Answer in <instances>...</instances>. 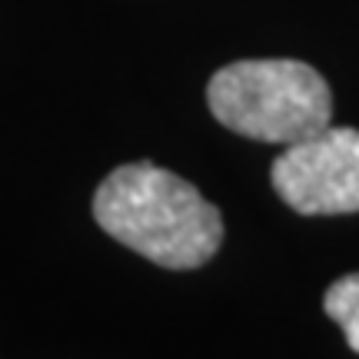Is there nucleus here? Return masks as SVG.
Segmentation results:
<instances>
[{
	"label": "nucleus",
	"mask_w": 359,
	"mask_h": 359,
	"mask_svg": "<svg viewBox=\"0 0 359 359\" xmlns=\"http://www.w3.org/2000/svg\"><path fill=\"white\" fill-rule=\"evenodd\" d=\"M93 219L107 236L163 269H196L223 243V217L190 180L150 160L123 163L93 193Z\"/></svg>",
	"instance_id": "nucleus-1"
},
{
	"label": "nucleus",
	"mask_w": 359,
	"mask_h": 359,
	"mask_svg": "<svg viewBox=\"0 0 359 359\" xmlns=\"http://www.w3.org/2000/svg\"><path fill=\"white\" fill-rule=\"evenodd\" d=\"M210 114L259 143H299L330 127L333 93L303 60H236L210 77Z\"/></svg>",
	"instance_id": "nucleus-2"
},
{
	"label": "nucleus",
	"mask_w": 359,
	"mask_h": 359,
	"mask_svg": "<svg viewBox=\"0 0 359 359\" xmlns=\"http://www.w3.org/2000/svg\"><path fill=\"white\" fill-rule=\"evenodd\" d=\"M273 190L303 217L359 213V130L330 127L273 160Z\"/></svg>",
	"instance_id": "nucleus-3"
},
{
	"label": "nucleus",
	"mask_w": 359,
	"mask_h": 359,
	"mask_svg": "<svg viewBox=\"0 0 359 359\" xmlns=\"http://www.w3.org/2000/svg\"><path fill=\"white\" fill-rule=\"evenodd\" d=\"M326 316L343 330L346 346L359 356V273H346L326 290L323 296Z\"/></svg>",
	"instance_id": "nucleus-4"
}]
</instances>
